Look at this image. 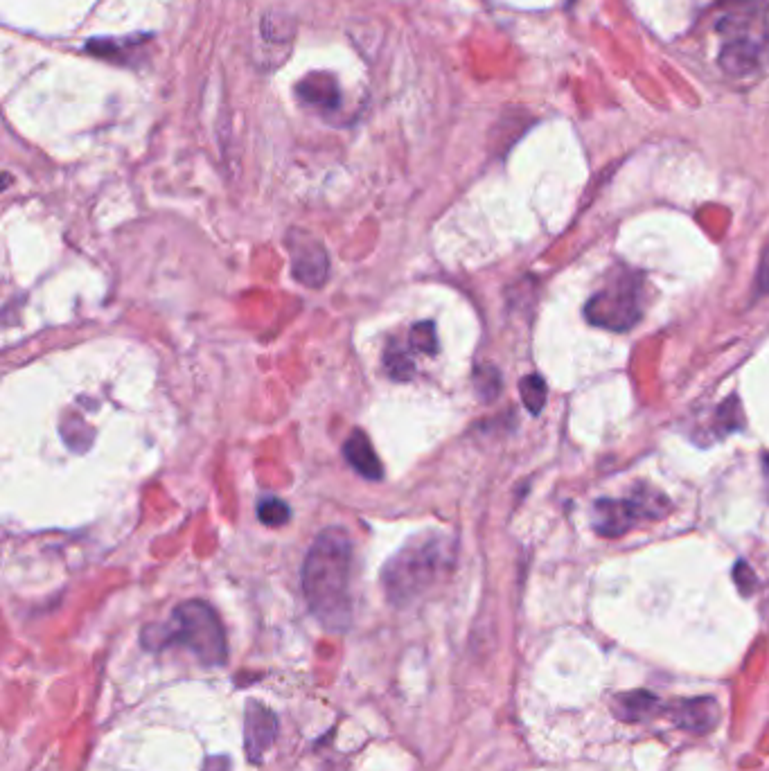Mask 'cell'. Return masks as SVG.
<instances>
[{
	"label": "cell",
	"mask_w": 769,
	"mask_h": 771,
	"mask_svg": "<svg viewBox=\"0 0 769 771\" xmlns=\"http://www.w3.org/2000/svg\"><path fill=\"white\" fill-rule=\"evenodd\" d=\"M670 510V501L661 492L634 494L630 499H603L594 505L596 533L603 537H621L639 521L659 519Z\"/></svg>",
	"instance_id": "obj_6"
},
{
	"label": "cell",
	"mask_w": 769,
	"mask_h": 771,
	"mask_svg": "<svg viewBox=\"0 0 769 771\" xmlns=\"http://www.w3.org/2000/svg\"><path fill=\"white\" fill-rule=\"evenodd\" d=\"M476 388H479V395L483 400H494L499 395V386H501V377L499 372L492 366H481L476 370Z\"/></svg>",
	"instance_id": "obj_14"
},
{
	"label": "cell",
	"mask_w": 769,
	"mask_h": 771,
	"mask_svg": "<svg viewBox=\"0 0 769 771\" xmlns=\"http://www.w3.org/2000/svg\"><path fill=\"white\" fill-rule=\"evenodd\" d=\"M143 645L158 652L181 645L194 652L203 666H224L228 659L226 632L217 611L203 600L181 602L163 625L143 629Z\"/></svg>",
	"instance_id": "obj_2"
},
{
	"label": "cell",
	"mask_w": 769,
	"mask_h": 771,
	"mask_svg": "<svg viewBox=\"0 0 769 771\" xmlns=\"http://www.w3.org/2000/svg\"><path fill=\"white\" fill-rule=\"evenodd\" d=\"M519 391H521V400H524L526 409L530 413L542 411V406L546 402V384H544L542 377H539V375L524 377V379H521Z\"/></svg>",
	"instance_id": "obj_13"
},
{
	"label": "cell",
	"mask_w": 769,
	"mask_h": 771,
	"mask_svg": "<svg viewBox=\"0 0 769 771\" xmlns=\"http://www.w3.org/2000/svg\"><path fill=\"white\" fill-rule=\"evenodd\" d=\"M673 722L679 729L693 731V733H706L718 724L720 708L715 704V699L702 697V699H682L668 708Z\"/></svg>",
	"instance_id": "obj_9"
},
{
	"label": "cell",
	"mask_w": 769,
	"mask_h": 771,
	"mask_svg": "<svg viewBox=\"0 0 769 771\" xmlns=\"http://www.w3.org/2000/svg\"><path fill=\"white\" fill-rule=\"evenodd\" d=\"M720 66L729 75H749L765 64L769 52L767 0H724L718 25Z\"/></svg>",
	"instance_id": "obj_3"
},
{
	"label": "cell",
	"mask_w": 769,
	"mask_h": 771,
	"mask_svg": "<svg viewBox=\"0 0 769 771\" xmlns=\"http://www.w3.org/2000/svg\"><path fill=\"white\" fill-rule=\"evenodd\" d=\"M449 551L440 539H431L427 544L406 546L400 555L388 562L382 575L384 589L395 605H404L413 596H418L436 575L449 566Z\"/></svg>",
	"instance_id": "obj_5"
},
{
	"label": "cell",
	"mask_w": 769,
	"mask_h": 771,
	"mask_svg": "<svg viewBox=\"0 0 769 771\" xmlns=\"http://www.w3.org/2000/svg\"><path fill=\"white\" fill-rule=\"evenodd\" d=\"M386 368L395 379H409L413 375V361L404 350H391L386 354Z\"/></svg>",
	"instance_id": "obj_16"
},
{
	"label": "cell",
	"mask_w": 769,
	"mask_h": 771,
	"mask_svg": "<svg viewBox=\"0 0 769 771\" xmlns=\"http://www.w3.org/2000/svg\"><path fill=\"white\" fill-rule=\"evenodd\" d=\"M352 542L343 528H327L314 539L303 564V591L312 616L330 632L352 623Z\"/></svg>",
	"instance_id": "obj_1"
},
{
	"label": "cell",
	"mask_w": 769,
	"mask_h": 771,
	"mask_svg": "<svg viewBox=\"0 0 769 771\" xmlns=\"http://www.w3.org/2000/svg\"><path fill=\"white\" fill-rule=\"evenodd\" d=\"M763 476H765V496L769 501V454L763 458Z\"/></svg>",
	"instance_id": "obj_18"
},
{
	"label": "cell",
	"mask_w": 769,
	"mask_h": 771,
	"mask_svg": "<svg viewBox=\"0 0 769 771\" xmlns=\"http://www.w3.org/2000/svg\"><path fill=\"white\" fill-rule=\"evenodd\" d=\"M643 276L618 267L609 273L603 289H598L585 307V318L609 332H627L643 316Z\"/></svg>",
	"instance_id": "obj_4"
},
{
	"label": "cell",
	"mask_w": 769,
	"mask_h": 771,
	"mask_svg": "<svg viewBox=\"0 0 769 771\" xmlns=\"http://www.w3.org/2000/svg\"><path fill=\"white\" fill-rule=\"evenodd\" d=\"M758 287H760V291H763V294H769V251L763 255V262H760Z\"/></svg>",
	"instance_id": "obj_17"
},
{
	"label": "cell",
	"mask_w": 769,
	"mask_h": 771,
	"mask_svg": "<svg viewBox=\"0 0 769 771\" xmlns=\"http://www.w3.org/2000/svg\"><path fill=\"white\" fill-rule=\"evenodd\" d=\"M616 715L625 722H643L659 711V699L648 690H634L616 697Z\"/></svg>",
	"instance_id": "obj_11"
},
{
	"label": "cell",
	"mask_w": 769,
	"mask_h": 771,
	"mask_svg": "<svg viewBox=\"0 0 769 771\" xmlns=\"http://www.w3.org/2000/svg\"><path fill=\"white\" fill-rule=\"evenodd\" d=\"M291 273L303 285L318 289L330 276L327 251L318 242H291Z\"/></svg>",
	"instance_id": "obj_7"
},
{
	"label": "cell",
	"mask_w": 769,
	"mask_h": 771,
	"mask_svg": "<svg viewBox=\"0 0 769 771\" xmlns=\"http://www.w3.org/2000/svg\"><path fill=\"white\" fill-rule=\"evenodd\" d=\"M411 343L413 348H418L420 352L424 354H433L438 348V341H436V327H433V323H418L413 327L411 332Z\"/></svg>",
	"instance_id": "obj_15"
},
{
	"label": "cell",
	"mask_w": 769,
	"mask_h": 771,
	"mask_svg": "<svg viewBox=\"0 0 769 771\" xmlns=\"http://www.w3.org/2000/svg\"><path fill=\"white\" fill-rule=\"evenodd\" d=\"M246 753L251 760H260L276 738V717L260 702L246 704Z\"/></svg>",
	"instance_id": "obj_8"
},
{
	"label": "cell",
	"mask_w": 769,
	"mask_h": 771,
	"mask_svg": "<svg viewBox=\"0 0 769 771\" xmlns=\"http://www.w3.org/2000/svg\"><path fill=\"white\" fill-rule=\"evenodd\" d=\"M343 456L350 463V467L359 472L370 481H379L384 476V467L379 463V458L373 449V442L368 440L364 431H352V436L343 445Z\"/></svg>",
	"instance_id": "obj_10"
},
{
	"label": "cell",
	"mask_w": 769,
	"mask_h": 771,
	"mask_svg": "<svg viewBox=\"0 0 769 771\" xmlns=\"http://www.w3.org/2000/svg\"><path fill=\"white\" fill-rule=\"evenodd\" d=\"M258 517L264 526H271V528H280L285 526L289 517H291V510L289 505L285 501L276 499V496H267V499H262L258 503Z\"/></svg>",
	"instance_id": "obj_12"
}]
</instances>
